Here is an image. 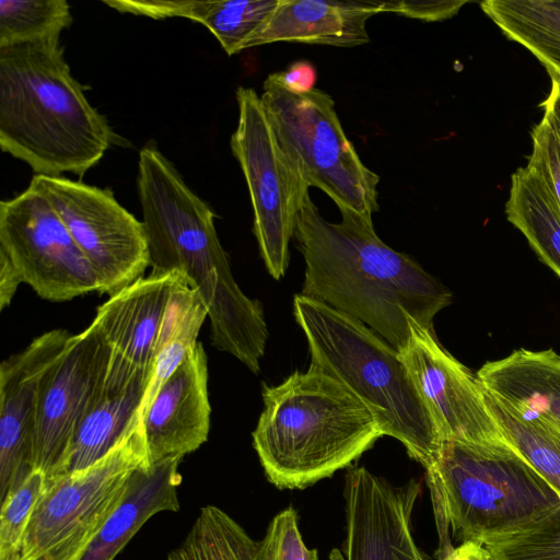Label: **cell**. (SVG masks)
I'll return each instance as SVG.
<instances>
[{
	"instance_id": "6da1fadb",
	"label": "cell",
	"mask_w": 560,
	"mask_h": 560,
	"mask_svg": "<svg viewBox=\"0 0 560 560\" xmlns=\"http://www.w3.org/2000/svg\"><path fill=\"white\" fill-rule=\"evenodd\" d=\"M325 220L307 194L293 237L305 261L301 294L365 324L398 351L410 337V323L432 329L452 294L410 256L386 245L373 220L340 211Z\"/></svg>"
},
{
	"instance_id": "9c48e42d",
	"label": "cell",
	"mask_w": 560,
	"mask_h": 560,
	"mask_svg": "<svg viewBox=\"0 0 560 560\" xmlns=\"http://www.w3.org/2000/svg\"><path fill=\"white\" fill-rule=\"evenodd\" d=\"M0 269L52 302L98 291L89 260L49 200L31 185L0 202Z\"/></svg>"
},
{
	"instance_id": "3957f363",
	"label": "cell",
	"mask_w": 560,
	"mask_h": 560,
	"mask_svg": "<svg viewBox=\"0 0 560 560\" xmlns=\"http://www.w3.org/2000/svg\"><path fill=\"white\" fill-rule=\"evenodd\" d=\"M264 410L253 446L268 480L303 489L342 469L384 435L348 387L310 365L276 386H262Z\"/></svg>"
},
{
	"instance_id": "4316f807",
	"label": "cell",
	"mask_w": 560,
	"mask_h": 560,
	"mask_svg": "<svg viewBox=\"0 0 560 560\" xmlns=\"http://www.w3.org/2000/svg\"><path fill=\"white\" fill-rule=\"evenodd\" d=\"M478 542L490 560H560V504L522 526Z\"/></svg>"
},
{
	"instance_id": "f1b7e54d",
	"label": "cell",
	"mask_w": 560,
	"mask_h": 560,
	"mask_svg": "<svg viewBox=\"0 0 560 560\" xmlns=\"http://www.w3.org/2000/svg\"><path fill=\"white\" fill-rule=\"evenodd\" d=\"M255 560H318L317 550L304 544L293 508L273 516L264 538L257 542Z\"/></svg>"
},
{
	"instance_id": "4dcf8cb0",
	"label": "cell",
	"mask_w": 560,
	"mask_h": 560,
	"mask_svg": "<svg viewBox=\"0 0 560 560\" xmlns=\"http://www.w3.org/2000/svg\"><path fill=\"white\" fill-rule=\"evenodd\" d=\"M467 1H420V0H389L381 1V12H392L410 19L424 22L442 21L450 19Z\"/></svg>"
},
{
	"instance_id": "4fadbf2b",
	"label": "cell",
	"mask_w": 560,
	"mask_h": 560,
	"mask_svg": "<svg viewBox=\"0 0 560 560\" xmlns=\"http://www.w3.org/2000/svg\"><path fill=\"white\" fill-rule=\"evenodd\" d=\"M71 337L66 329L49 330L0 365L1 501L33 469V439L40 388Z\"/></svg>"
},
{
	"instance_id": "d590c367",
	"label": "cell",
	"mask_w": 560,
	"mask_h": 560,
	"mask_svg": "<svg viewBox=\"0 0 560 560\" xmlns=\"http://www.w3.org/2000/svg\"><path fill=\"white\" fill-rule=\"evenodd\" d=\"M329 560H345V557L341 550L335 548L331 550L329 555Z\"/></svg>"
},
{
	"instance_id": "f546056e",
	"label": "cell",
	"mask_w": 560,
	"mask_h": 560,
	"mask_svg": "<svg viewBox=\"0 0 560 560\" xmlns=\"http://www.w3.org/2000/svg\"><path fill=\"white\" fill-rule=\"evenodd\" d=\"M529 164L542 178L560 209V151L548 126L540 120L532 130Z\"/></svg>"
},
{
	"instance_id": "cb8c5ba5",
	"label": "cell",
	"mask_w": 560,
	"mask_h": 560,
	"mask_svg": "<svg viewBox=\"0 0 560 560\" xmlns=\"http://www.w3.org/2000/svg\"><path fill=\"white\" fill-rule=\"evenodd\" d=\"M257 541L223 510H200L183 542L167 560H255Z\"/></svg>"
},
{
	"instance_id": "30bf717a",
	"label": "cell",
	"mask_w": 560,
	"mask_h": 560,
	"mask_svg": "<svg viewBox=\"0 0 560 560\" xmlns=\"http://www.w3.org/2000/svg\"><path fill=\"white\" fill-rule=\"evenodd\" d=\"M30 185L49 200L89 260L98 293L113 296L143 277L150 266L144 225L109 189L44 175Z\"/></svg>"
},
{
	"instance_id": "603a6c76",
	"label": "cell",
	"mask_w": 560,
	"mask_h": 560,
	"mask_svg": "<svg viewBox=\"0 0 560 560\" xmlns=\"http://www.w3.org/2000/svg\"><path fill=\"white\" fill-rule=\"evenodd\" d=\"M481 388L486 406L506 444L560 494V431L535 416L518 412Z\"/></svg>"
},
{
	"instance_id": "44dd1931",
	"label": "cell",
	"mask_w": 560,
	"mask_h": 560,
	"mask_svg": "<svg viewBox=\"0 0 560 560\" xmlns=\"http://www.w3.org/2000/svg\"><path fill=\"white\" fill-rule=\"evenodd\" d=\"M505 214L539 258L560 277V209L529 164L511 176Z\"/></svg>"
},
{
	"instance_id": "8992f818",
	"label": "cell",
	"mask_w": 560,
	"mask_h": 560,
	"mask_svg": "<svg viewBox=\"0 0 560 560\" xmlns=\"http://www.w3.org/2000/svg\"><path fill=\"white\" fill-rule=\"evenodd\" d=\"M260 98L282 150L308 186L325 192L339 211L373 220L381 178L346 136L332 97L316 88L293 91L275 72L265 80Z\"/></svg>"
},
{
	"instance_id": "d6a6232c",
	"label": "cell",
	"mask_w": 560,
	"mask_h": 560,
	"mask_svg": "<svg viewBox=\"0 0 560 560\" xmlns=\"http://www.w3.org/2000/svg\"><path fill=\"white\" fill-rule=\"evenodd\" d=\"M280 80L291 90L305 92L314 89L316 69L307 60L291 63L285 70L277 72Z\"/></svg>"
},
{
	"instance_id": "ac0fdd59",
	"label": "cell",
	"mask_w": 560,
	"mask_h": 560,
	"mask_svg": "<svg viewBox=\"0 0 560 560\" xmlns=\"http://www.w3.org/2000/svg\"><path fill=\"white\" fill-rule=\"evenodd\" d=\"M381 1L279 0L245 49L277 42L353 47L368 44L366 22Z\"/></svg>"
},
{
	"instance_id": "ffe728a7",
	"label": "cell",
	"mask_w": 560,
	"mask_h": 560,
	"mask_svg": "<svg viewBox=\"0 0 560 560\" xmlns=\"http://www.w3.org/2000/svg\"><path fill=\"white\" fill-rule=\"evenodd\" d=\"M182 459L167 458L136 469L120 503L81 560H114L150 517L163 511H177Z\"/></svg>"
},
{
	"instance_id": "7c38bea8",
	"label": "cell",
	"mask_w": 560,
	"mask_h": 560,
	"mask_svg": "<svg viewBox=\"0 0 560 560\" xmlns=\"http://www.w3.org/2000/svg\"><path fill=\"white\" fill-rule=\"evenodd\" d=\"M399 354L444 443H506L486 406L479 380L438 342L433 329L411 322L410 337Z\"/></svg>"
},
{
	"instance_id": "7402d4cb",
	"label": "cell",
	"mask_w": 560,
	"mask_h": 560,
	"mask_svg": "<svg viewBox=\"0 0 560 560\" xmlns=\"http://www.w3.org/2000/svg\"><path fill=\"white\" fill-rule=\"evenodd\" d=\"M482 11L560 81V0H487Z\"/></svg>"
},
{
	"instance_id": "e0dca14e",
	"label": "cell",
	"mask_w": 560,
	"mask_h": 560,
	"mask_svg": "<svg viewBox=\"0 0 560 560\" xmlns=\"http://www.w3.org/2000/svg\"><path fill=\"white\" fill-rule=\"evenodd\" d=\"M151 374L110 354L102 393L72 438L61 475L95 464L142 420L140 408Z\"/></svg>"
},
{
	"instance_id": "5b68a950",
	"label": "cell",
	"mask_w": 560,
	"mask_h": 560,
	"mask_svg": "<svg viewBox=\"0 0 560 560\" xmlns=\"http://www.w3.org/2000/svg\"><path fill=\"white\" fill-rule=\"evenodd\" d=\"M440 557L459 545L522 526L560 504V494L506 443L445 442L425 469Z\"/></svg>"
},
{
	"instance_id": "52a82bcc",
	"label": "cell",
	"mask_w": 560,
	"mask_h": 560,
	"mask_svg": "<svg viewBox=\"0 0 560 560\" xmlns=\"http://www.w3.org/2000/svg\"><path fill=\"white\" fill-rule=\"evenodd\" d=\"M150 466L142 420L88 468L47 478L21 560H81L120 503L131 474Z\"/></svg>"
},
{
	"instance_id": "8fae6325",
	"label": "cell",
	"mask_w": 560,
	"mask_h": 560,
	"mask_svg": "<svg viewBox=\"0 0 560 560\" xmlns=\"http://www.w3.org/2000/svg\"><path fill=\"white\" fill-rule=\"evenodd\" d=\"M112 349L92 322L72 335L42 385L32 451V468L47 478L61 475L72 438L100 397Z\"/></svg>"
},
{
	"instance_id": "e575fe53",
	"label": "cell",
	"mask_w": 560,
	"mask_h": 560,
	"mask_svg": "<svg viewBox=\"0 0 560 560\" xmlns=\"http://www.w3.org/2000/svg\"><path fill=\"white\" fill-rule=\"evenodd\" d=\"M439 560H490V558L479 542L467 541L454 547Z\"/></svg>"
},
{
	"instance_id": "9a60e30c",
	"label": "cell",
	"mask_w": 560,
	"mask_h": 560,
	"mask_svg": "<svg viewBox=\"0 0 560 560\" xmlns=\"http://www.w3.org/2000/svg\"><path fill=\"white\" fill-rule=\"evenodd\" d=\"M210 415L207 355L197 342L142 417L150 465L198 450L208 439Z\"/></svg>"
},
{
	"instance_id": "d6986e66",
	"label": "cell",
	"mask_w": 560,
	"mask_h": 560,
	"mask_svg": "<svg viewBox=\"0 0 560 560\" xmlns=\"http://www.w3.org/2000/svg\"><path fill=\"white\" fill-rule=\"evenodd\" d=\"M481 386L523 415L560 431V355L552 349H518L487 362L476 374Z\"/></svg>"
},
{
	"instance_id": "d4e9b609",
	"label": "cell",
	"mask_w": 560,
	"mask_h": 560,
	"mask_svg": "<svg viewBox=\"0 0 560 560\" xmlns=\"http://www.w3.org/2000/svg\"><path fill=\"white\" fill-rule=\"evenodd\" d=\"M278 3L279 0H192L189 20L206 26L231 56L245 49Z\"/></svg>"
},
{
	"instance_id": "484cf974",
	"label": "cell",
	"mask_w": 560,
	"mask_h": 560,
	"mask_svg": "<svg viewBox=\"0 0 560 560\" xmlns=\"http://www.w3.org/2000/svg\"><path fill=\"white\" fill-rule=\"evenodd\" d=\"M71 23L66 0H1L0 47L60 37Z\"/></svg>"
},
{
	"instance_id": "2e32d148",
	"label": "cell",
	"mask_w": 560,
	"mask_h": 560,
	"mask_svg": "<svg viewBox=\"0 0 560 560\" xmlns=\"http://www.w3.org/2000/svg\"><path fill=\"white\" fill-rule=\"evenodd\" d=\"M183 280L176 271H151L97 307L93 323L115 357L152 372L172 301Z\"/></svg>"
},
{
	"instance_id": "836d02e7",
	"label": "cell",
	"mask_w": 560,
	"mask_h": 560,
	"mask_svg": "<svg viewBox=\"0 0 560 560\" xmlns=\"http://www.w3.org/2000/svg\"><path fill=\"white\" fill-rule=\"evenodd\" d=\"M544 115L541 120L548 126L557 140L560 151V81L551 78V89L541 104Z\"/></svg>"
},
{
	"instance_id": "5bb4252c",
	"label": "cell",
	"mask_w": 560,
	"mask_h": 560,
	"mask_svg": "<svg viewBox=\"0 0 560 560\" xmlns=\"http://www.w3.org/2000/svg\"><path fill=\"white\" fill-rule=\"evenodd\" d=\"M345 560H425L411 534L420 485L394 488L364 467L345 478Z\"/></svg>"
},
{
	"instance_id": "277c9868",
	"label": "cell",
	"mask_w": 560,
	"mask_h": 560,
	"mask_svg": "<svg viewBox=\"0 0 560 560\" xmlns=\"http://www.w3.org/2000/svg\"><path fill=\"white\" fill-rule=\"evenodd\" d=\"M293 314L308 345L310 365L348 387L384 435L398 440L428 469L444 442L399 351L360 320L301 293Z\"/></svg>"
},
{
	"instance_id": "1f68e13d",
	"label": "cell",
	"mask_w": 560,
	"mask_h": 560,
	"mask_svg": "<svg viewBox=\"0 0 560 560\" xmlns=\"http://www.w3.org/2000/svg\"><path fill=\"white\" fill-rule=\"evenodd\" d=\"M105 4L122 13L145 15L155 20L166 18L189 19L192 0H104Z\"/></svg>"
},
{
	"instance_id": "7a4b0ae2",
	"label": "cell",
	"mask_w": 560,
	"mask_h": 560,
	"mask_svg": "<svg viewBox=\"0 0 560 560\" xmlns=\"http://www.w3.org/2000/svg\"><path fill=\"white\" fill-rule=\"evenodd\" d=\"M115 141L84 95L60 37L0 47V147L36 175L82 177Z\"/></svg>"
},
{
	"instance_id": "83f0119b",
	"label": "cell",
	"mask_w": 560,
	"mask_h": 560,
	"mask_svg": "<svg viewBox=\"0 0 560 560\" xmlns=\"http://www.w3.org/2000/svg\"><path fill=\"white\" fill-rule=\"evenodd\" d=\"M46 483L47 476L32 469L1 501L0 560H21L25 533Z\"/></svg>"
},
{
	"instance_id": "ba28073f",
	"label": "cell",
	"mask_w": 560,
	"mask_h": 560,
	"mask_svg": "<svg viewBox=\"0 0 560 560\" xmlns=\"http://www.w3.org/2000/svg\"><path fill=\"white\" fill-rule=\"evenodd\" d=\"M236 102L231 150L249 191L260 256L269 275L279 280L288 268L289 243L310 186L282 150L256 91L240 86Z\"/></svg>"
}]
</instances>
